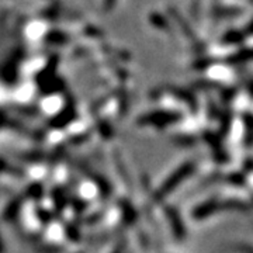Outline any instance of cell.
I'll list each match as a JSON object with an SVG mask.
<instances>
[{
	"label": "cell",
	"instance_id": "obj_1",
	"mask_svg": "<svg viewBox=\"0 0 253 253\" xmlns=\"http://www.w3.org/2000/svg\"><path fill=\"white\" fill-rule=\"evenodd\" d=\"M191 173H193V165H190V163L183 165L181 168H179V169L176 170V173H173L170 177H168L166 181L162 184V187L156 191V199H165L169 193H172L173 190L180 184L181 181L184 180V179H187Z\"/></svg>",
	"mask_w": 253,
	"mask_h": 253
},
{
	"label": "cell",
	"instance_id": "obj_2",
	"mask_svg": "<svg viewBox=\"0 0 253 253\" xmlns=\"http://www.w3.org/2000/svg\"><path fill=\"white\" fill-rule=\"evenodd\" d=\"M166 217L169 219V225L172 229L173 236L177 241H183L187 236V231H186V226H184V222L181 219L179 211L173 207H166Z\"/></svg>",
	"mask_w": 253,
	"mask_h": 253
},
{
	"label": "cell",
	"instance_id": "obj_3",
	"mask_svg": "<svg viewBox=\"0 0 253 253\" xmlns=\"http://www.w3.org/2000/svg\"><path fill=\"white\" fill-rule=\"evenodd\" d=\"M218 210H221V204L217 200H208V201H204L203 204H200L199 207L193 210L191 217L194 221H203L206 218L211 217L212 214H215Z\"/></svg>",
	"mask_w": 253,
	"mask_h": 253
},
{
	"label": "cell",
	"instance_id": "obj_4",
	"mask_svg": "<svg viewBox=\"0 0 253 253\" xmlns=\"http://www.w3.org/2000/svg\"><path fill=\"white\" fill-rule=\"evenodd\" d=\"M20 210H21V200H13L9 206L4 208V211H3V215H1L3 221H4V222H11V221H14V219L17 218Z\"/></svg>",
	"mask_w": 253,
	"mask_h": 253
},
{
	"label": "cell",
	"instance_id": "obj_5",
	"mask_svg": "<svg viewBox=\"0 0 253 253\" xmlns=\"http://www.w3.org/2000/svg\"><path fill=\"white\" fill-rule=\"evenodd\" d=\"M123 219H124V222H126V225H132L136 221L135 210H134V207L131 204H128V203H126L123 206Z\"/></svg>",
	"mask_w": 253,
	"mask_h": 253
},
{
	"label": "cell",
	"instance_id": "obj_6",
	"mask_svg": "<svg viewBox=\"0 0 253 253\" xmlns=\"http://www.w3.org/2000/svg\"><path fill=\"white\" fill-rule=\"evenodd\" d=\"M65 234L68 236V239L71 241V242H79L81 241V231H79V228L75 225V224H68L66 228H65Z\"/></svg>",
	"mask_w": 253,
	"mask_h": 253
},
{
	"label": "cell",
	"instance_id": "obj_7",
	"mask_svg": "<svg viewBox=\"0 0 253 253\" xmlns=\"http://www.w3.org/2000/svg\"><path fill=\"white\" fill-rule=\"evenodd\" d=\"M38 221H41L44 225L49 224V222L52 221L51 212H49V211H42V210H40V211H38Z\"/></svg>",
	"mask_w": 253,
	"mask_h": 253
},
{
	"label": "cell",
	"instance_id": "obj_8",
	"mask_svg": "<svg viewBox=\"0 0 253 253\" xmlns=\"http://www.w3.org/2000/svg\"><path fill=\"white\" fill-rule=\"evenodd\" d=\"M0 253H6V245L3 242V236L0 234Z\"/></svg>",
	"mask_w": 253,
	"mask_h": 253
},
{
	"label": "cell",
	"instance_id": "obj_9",
	"mask_svg": "<svg viewBox=\"0 0 253 253\" xmlns=\"http://www.w3.org/2000/svg\"><path fill=\"white\" fill-rule=\"evenodd\" d=\"M111 253H123V246H121V245L117 246V248H116V249H114Z\"/></svg>",
	"mask_w": 253,
	"mask_h": 253
}]
</instances>
